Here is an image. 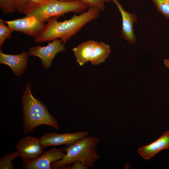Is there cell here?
I'll list each match as a JSON object with an SVG mask.
<instances>
[{
	"mask_svg": "<svg viewBox=\"0 0 169 169\" xmlns=\"http://www.w3.org/2000/svg\"><path fill=\"white\" fill-rule=\"evenodd\" d=\"M110 1L116 5L121 16V37L129 44H135L137 38L134 32L133 24L137 21V15L136 13H130L125 11L118 0Z\"/></svg>",
	"mask_w": 169,
	"mask_h": 169,
	"instance_id": "cell-10",
	"label": "cell"
},
{
	"mask_svg": "<svg viewBox=\"0 0 169 169\" xmlns=\"http://www.w3.org/2000/svg\"><path fill=\"white\" fill-rule=\"evenodd\" d=\"M166 0L167 1H169V0Z\"/></svg>",
	"mask_w": 169,
	"mask_h": 169,
	"instance_id": "cell-24",
	"label": "cell"
},
{
	"mask_svg": "<svg viewBox=\"0 0 169 169\" xmlns=\"http://www.w3.org/2000/svg\"><path fill=\"white\" fill-rule=\"evenodd\" d=\"M72 166H69L66 167L64 169H87L88 167L79 161H76L72 164Z\"/></svg>",
	"mask_w": 169,
	"mask_h": 169,
	"instance_id": "cell-20",
	"label": "cell"
},
{
	"mask_svg": "<svg viewBox=\"0 0 169 169\" xmlns=\"http://www.w3.org/2000/svg\"><path fill=\"white\" fill-rule=\"evenodd\" d=\"M111 52L110 45L103 42H98L92 54L90 62L94 65L105 62Z\"/></svg>",
	"mask_w": 169,
	"mask_h": 169,
	"instance_id": "cell-14",
	"label": "cell"
},
{
	"mask_svg": "<svg viewBox=\"0 0 169 169\" xmlns=\"http://www.w3.org/2000/svg\"><path fill=\"white\" fill-rule=\"evenodd\" d=\"M84 3L78 0L64 2L58 0H46L41 3L31 1L17 11L26 16L35 17L44 24L53 17H62L66 13H82L88 8Z\"/></svg>",
	"mask_w": 169,
	"mask_h": 169,
	"instance_id": "cell-4",
	"label": "cell"
},
{
	"mask_svg": "<svg viewBox=\"0 0 169 169\" xmlns=\"http://www.w3.org/2000/svg\"><path fill=\"white\" fill-rule=\"evenodd\" d=\"M0 8L4 14L13 13L17 11L13 0H0Z\"/></svg>",
	"mask_w": 169,
	"mask_h": 169,
	"instance_id": "cell-19",
	"label": "cell"
},
{
	"mask_svg": "<svg viewBox=\"0 0 169 169\" xmlns=\"http://www.w3.org/2000/svg\"><path fill=\"white\" fill-rule=\"evenodd\" d=\"M17 151L23 161L32 160L37 157L44 148L40 139L31 136L20 139L16 146Z\"/></svg>",
	"mask_w": 169,
	"mask_h": 169,
	"instance_id": "cell-9",
	"label": "cell"
},
{
	"mask_svg": "<svg viewBox=\"0 0 169 169\" xmlns=\"http://www.w3.org/2000/svg\"><path fill=\"white\" fill-rule=\"evenodd\" d=\"M164 64L169 69V59H165L163 61Z\"/></svg>",
	"mask_w": 169,
	"mask_h": 169,
	"instance_id": "cell-22",
	"label": "cell"
},
{
	"mask_svg": "<svg viewBox=\"0 0 169 169\" xmlns=\"http://www.w3.org/2000/svg\"><path fill=\"white\" fill-rule=\"evenodd\" d=\"M89 133L88 131H84L63 134L48 132L44 134L40 139L45 148L51 146L72 145L87 136Z\"/></svg>",
	"mask_w": 169,
	"mask_h": 169,
	"instance_id": "cell-8",
	"label": "cell"
},
{
	"mask_svg": "<svg viewBox=\"0 0 169 169\" xmlns=\"http://www.w3.org/2000/svg\"><path fill=\"white\" fill-rule=\"evenodd\" d=\"M97 43L94 40H88L73 49L76 62L80 66L90 61L93 51Z\"/></svg>",
	"mask_w": 169,
	"mask_h": 169,
	"instance_id": "cell-13",
	"label": "cell"
},
{
	"mask_svg": "<svg viewBox=\"0 0 169 169\" xmlns=\"http://www.w3.org/2000/svg\"><path fill=\"white\" fill-rule=\"evenodd\" d=\"M4 22L13 31L20 32L34 38L42 30L45 25L35 17L28 16Z\"/></svg>",
	"mask_w": 169,
	"mask_h": 169,
	"instance_id": "cell-7",
	"label": "cell"
},
{
	"mask_svg": "<svg viewBox=\"0 0 169 169\" xmlns=\"http://www.w3.org/2000/svg\"><path fill=\"white\" fill-rule=\"evenodd\" d=\"M4 20L0 19V48L4 41L12 38L11 34L13 31L8 27L5 24Z\"/></svg>",
	"mask_w": 169,
	"mask_h": 169,
	"instance_id": "cell-17",
	"label": "cell"
},
{
	"mask_svg": "<svg viewBox=\"0 0 169 169\" xmlns=\"http://www.w3.org/2000/svg\"><path fill=\"white\" fill-rule=\"evenodd\" d=\"M28 55L25 52L17 55L6 54L0 50V63L9 66L16 75L20 76L26 68Z\"/></svg>",
	"mask_w": 169,
	"mask_h": 169,
	"instance_id": "cell-11",
	"label": "cell"
},
{
	"mask_svg": "<svg viewBox=\"0 0 169 169\" xmlns=\"http://www.w3.org/2000/svg\"><path fill=\"white\" fill-rule=\"evenodd\" d=\"M66 153L63 148H53L43 153L36 158L23 161V169H51V164L62 159Z\"/></svg>",
	"mask_w": 169,
	"mask_h": 169,
	"instance_id": "cell-6",
	"label": "cell"
},
{
	"mask_svg": "<svg viewBox=\"0 0 169 169\" xmlns=\"http://www.w3.org/2000/svg\"><path fill=\"white\" fill-rule=\"evenodd\" d=\"M158 11L166 18H169V1L166 0H151Z\"/></svg>",
	"mask_w": 169,
	"mask_h": 169,
	"instance_id": "cell-16",
	"label": "cell"
},
{
	"mask_svg": "<svg viewBox=\"0 0 169 169\" xmlns=\"http://www.w3.org/2000/svg\"><path fill=\"white\" fill-rule=\"evenodd\" d=\"M58 0L60 1L64 2H70L74 1L76 0Z\"/></svg>",
	"mask_w": 169,
	"mask_h": 169,
	"instance_id": "cell-23",
	"label": "cell"
},
{
	"mask_svg": "<svg viewBox=\"0 0 169 169\" xmlns=\"http://www.w3.org/2000/svg\"><path fill=\"white\" fill-rule=\"evenodd\" d=\"M21 100L23 105V131H32L38 126L47 125L59 130L56 119L49 112L46 105L32 95L29 84L27 85Z\"/></svg>",
	"mask_w": 169,
	"mask_h": 169,
	"instance_id": "cell-3",
	"label": "cell"
},
{
	"mask_svg": "<svg viewBox=\"0 0 169 169\" xmlns=\"http://www.w3.org/2000/svg\"><path fill=\"white\" fill-rule=\"evenodd\" d=\"M16 10L23 6L31 1V0H13Z\"/></svg>",
	"mask_w": 169,
	"mask_h": 169,
	"instance_id": "cell-21",
	"label": "cell"
},
{
	"mask_svg": "<svg viewBox=\"0 0 169 169\" xmlns=\"http://www.w3.org/2000/svg\"><path fill=\"white\" fill-rule=\"evenodd\" d=\"M86 4L89 8H95L100 11H103L105 8V4L110 2V0H78Z\"/></svg>",
	"mask_w": 169,
	"mask_h": 169,
	"instance_id": "cell-18",
	"label": "cell"
},
{
	"mask_svg": "<svg viewBox=\"0 0 169 169\" xmlns=\"http://www.w3.org/2000/svg\"><path fill=\"white\" fill-rule=\"evenodd\" d=\"M100 141L99 138L87 136L73 144L66 145L63 148L65 155L61 159L53 162L51 169H64L76 161L88 167H93L100 158L96 150Z\"/></svg>",
	"mask_w": 169,
	"mask_h": 169,
	"instance_id": "cell-2",
	"label": "cell"
},
{
	"mask_svg": "<svg viewBox=\"0 0 169 169\" xmlns=\"http://www.w3.org/2000/svg\"><path fill=\"white\" fill-rule=\"evenodd\" d=\"M18 156H19L17 151L16 152L13 151L10 153H6L3 156L0 158V169H14V166L12 162Z\"/></svg>",
	"mask_w": 169,
	"mask_h": 169,
	"instance_id": "cell-15",
	"label": "cell"
},
{
	"mask_svg": "<svg viewBox=\"0 0 169 169\" xmlns=\"http://www.w3.org/2000/svg\"><path fill=\"white\" fill-rule=\"evenodd\" d=\"M100 11L95 8H89L87 12L79 15H74L69 19L59 22V17L50 18L38 34L34 38L35 42H49L59 38L65 45L67 41L79 31L82 28L97 18Z\"/></svg>",
	"mask_w": 169,
	"mask_h": 169,
	"instance_id": "cell-1",
	"label": "cell"
},
{
	"mask_svg": "<svg viewBox=\"0 0 169 169\" xmlns=\"http://www.w3.org/2000/svg\"><path fill=\"white\" fill-rule=\"evenodd\" d=\"M53 41L45 46L38 45L31 47L28 53L29 55L40 58L42 65L45 69L51 65L52 60L58 53L64 51L66 49L64 45L60 39H55Z\"/></svg>",
	"mask_w": 169,
	"mask_h": 169,
	"instance_id": "cell-5",
	"label": "cell"
},
{
	"mask_svg": "<svg viewBox=\"0 0 169 169\" xmlns=\"http://www.w3.org/2000/svg\"><path fill=\"white\" fill-rule=\"evenodd\" d=\"M168 148L169 130L165 131L154 142L140 147L138 153L144 160H149L161 151Z\"/></svg>",
	"mask_w": 169,
	"mask_h": 169,
	"instance_id": "cell-12",
	"label": "cell"
}]
</instances>
